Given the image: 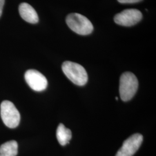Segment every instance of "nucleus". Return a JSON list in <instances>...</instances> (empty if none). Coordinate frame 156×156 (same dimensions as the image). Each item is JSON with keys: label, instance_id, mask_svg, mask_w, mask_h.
I'll return each instance as SVG.
<instances>
[{"label": "nucleus", "instance_id": "nucleus-1", "mask_svg": "<svg viewBox=\"0 0 156 156\" xmlns=\"http://www.w3.org/2000/svg\"><path fill=\"white\" fill-rule=\"evenodd\" d=\"M62 70L73 83L80 86L87 83V73L83 67L78 63L69 61L64 62L62 64Z\"/></svg>", "mask_w": 156, "mask_h": 156}, {"label": "nucleus", "instance_id": "nucleus-2", "mask_svg": "<svg viewBox=\"0 0 156 156\" xmlns=\"http://www.w3.org/2000/svg\"><path fill=\"white\" fill-rule=\"evenodd\" d=\"M138 88V80L134 73L129 72L123 73L120 78L119 92L123 101L131 100Z\"/></svg>", "mask_w": 156, "mask_h": 156}, {"label": "nucleus", "instance_id": "nucleus-3", "mask_svg": "<svg viewBox=\"0 0 156 156\" xmlns=\"http://www.w3.org/2000/svg\"><path fill=\"white\" fill-rule=\"evenodd\" d=\"M66 23L73 32L82 35H86L93 31V26L89 20L83 15L73 13L67 16Z\"/></svg>", "mask_w": 156, "mask_h": 156}, {"label": "nucleus", "instance_id": "nucleus-4", "mask_svg": "<svg viewBox=\"0 0 156 156\" xmlns=\"http://www.w3.org/2000/svg\"><path fill=\"white\" fill-rule=\"evenodd\" d=\"M1 117L6 126L17 127L20 121V115L15 105L9 101H4L1 104Z\"/></svg>", "mask_w": 156, "mask_h": 156}, {"label": "nucleus", "instance_id": "nucleus-5", "mask_svg": "<svg viewBox=\"0 0 156 156\" xmlns=\"http://www.w3.org/2000/svg\"><path fill=\"white\" fill-rule=\"evenodd\" d=\"M142 18V13L136 9H128L116 15L115 23L123 26H132L137 24Z\"/></svg>", "mask_w": 156, "mask_h": 156}, {"label": "nucleus", "instance_id": "nucleus-6", "mask_svg": "<svg viewBox=\"0 0 156 156\" xmlns=\"http://www.w3.org/2000/svg\"><path fill=\"white\" fill-rule=\"evenodd\" d=\"M143 142V136L140 134L132 135L123 142L116 156H133L139 149Z\"/></svg>", "mask_w": 156, "mask_h": 156}, {"label": "nucleus", "instance_id": "nucleus-7", "mask_svg": "<svg viewBox=\"0 0 156 156\" xmlns=\"http://www.w3.org/2000/svg\"><path fill=\"white\" fill-rule=\"evenodd\" d=\"M24 78L31 89L36 91L45 90L48 86V80L45 76L35 69L27 71Z\"/></svg>", "mask_w": 156, "mask_h": 156}, {"label": "nucleus", "instance_id": "nucleus-8", "mask_svg": "<svg viewBox=\"0 0 156 156\" xmlns=\"http://www.w3.org/2000/svg\"><path fill=\"white\" fill-rule=\"evenodd\" d=\"M19 11L20 16L26 22L32 24L38 22L39 18L37 12L27 3H22L19 7Z\"/></svg>", "mask_w": 156, "mask_h": 156}, {"label": "nucleus", "instance_id": "nucleus-9", "mask_svg": "<svg viewBox=\"0 0 156 156\" xmlns=\"http://www.w3.org/2000/svg\"><path fill=\"white\" fill-rule=\"evenodd\" d=\"M56 137L60 145L65 146L69 144L72 138L71 131L66 128L63 124L60 123L56 130Z\"/></svg>", "mask_w": 156, "mask_h": 156}, {"label": "nucleus", "instance_id": "nucleus-10", "mask_svg": "<svg viewBox=\"0 0 156 156\" xmlns=\"http://www.w3.org/2000/svg\"><path fill=\"white\" fill-rule=\"evenodd\" d=\"M18 145L16 141L10 140L0 146V156H16Z\"/></svg>", "mask_w": 156, "mask_h": 156}, {"label": "nucleus", "instance_id": "nucleus-11", "mask_svg": "<svg viewBox=\"0 0 156 156\" xmlns=\"http://www.w3.org/2000/svg\"><path fill=\"white\" fill-rule=\"evenodd\" d=\"M121 4H134L137 3L142 0H117Z\"/></svg>", "mask_w": 156, "mask_h": 156}, {"label": "nucleus", "instance_id": "nucleus-12", "mask_svg": "<svg viewBox=\"0 0 156 156\" xmlns=\"http://www.w3.org/2000/svg\"><path fill=\"white\" fill-rule=\"evenodd\" d=\"M4 3H5V0H0V17L1 16L2 13Z\"/></svg>", "mask_w": 156, "mask_h": 156}, {"label": "nucleus", "instance_id": "nucleus-13", "mask_svg": "<svg viewBox=\"0 0 156 156\" xmlns=\"http://www.w3.org/2000/svg\"><path fill=\"white\" fill-rule=\"evenodd\" d=\"M115 99H116V100H119V99H118V98H117V97H115Z\"/></svg>", "mask_w": 156, "mask_h": 156}]
</instances>
